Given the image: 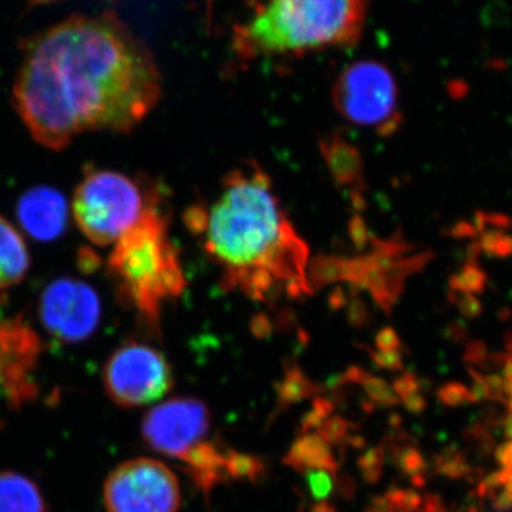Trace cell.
I'll return each mask as SVG.
<instances>
[{
  "label": "cell",
  "mask_w": 512,
  "mask_h": 512,
  "mask_svg": "<svg viewBox=\"0 0 512 512\" xmlns=\"http://www.w3.org/2000/svg\"><path fill=\"white\" fill-rule=\"evenodd\" d=\"M473 384H471L470 394L471 402L478 403L484 399H490V390H488L487 383H485L484 375L474 370L473 367H468Z\"/></svg>",
  "instance_id": "cell-21"
},
{
  "label": "cell",
  "mask_w": 512,
  "mask_h": 512,
  "mask_svg": "<svg viewBox=\"0 0 512 512\" xmlns=\"http://www.w3.org/2000/svg\"><path fill=\"white\" fill-rule=\"evenodd\" d=\"M439 399L444 404L450 407H460L463 404L473 403L471 402V394L466 384L460 382H450L440 387L439 393H437Z\"/></svg>",
  "instance_id": "cell-18"
},
{
  "label": "cell",
  "mask_w": 512,
  "mask_h": 512,
  "mask_svg": "<svg viewBox=\"0 0 512 512\" xmlns=\"http://www.w3.org/2000/svg\"><path fill=\"white\" fill-rule=\"evenodd\" d=\"M207 2H208V13H211L212 3H214V0H207Z\"/></svg>",
  "instance_id": "cell-29"
},
{
  "label": "cell",
  "mask_w": 512,
  "mask_h": 512,
  "mask_svg": "<svg viewBox=\"0 0 512 512\" xmlns=\"http://www.w3.org/2000/svg\"><path fill=\"white\" fill-rule=\"evenodd\" d=\"M40 343L22 318L0 323V377L18 379L35 363Z\"/></svg>",
  "instance_id": "cell-12"
},
{
  "label": "cell",
  "mask_w": 512,
  "mask_h": 512,
  "mask_svg": "<svg viewBox=\"0 0 512 512\" xmlns=\"http://www.w3.org/2000/svg\"><path fill=\"white\" fill-rule=\"evenodd\" d=\"M436 470L441 476L460 480L470 473L466 457L458 451L457 447H448L441 456L437 457Z\"/></svg>",
  "instance_id": "cell-17"
},
{
  "label": "cell",
  "mask_w": 512,
  "mask_h": 512,
  "mask_svg": "<svg viewBox=\"0 0 512 512\" xmlns=\"http://www.w3.org/2000/svg\"><path fill=\"white\" fill-rule=\"evenodd\" d=\"M407 407H409V410H412V412L420 413L423 412L424 407H426V402H424L423 397L420 396L410 397L409 402H407Z\"/></svg>",
  "instance_id": "cell-26"
},
{
  "label": "cell",
  "mask_w": 512,
  "mask_h": 512,
  "mask_svg": "<svg viewBox=\"0 0 512 512\" xmlns=\"http://www.w3.org/2000/svg\"><path fill=\"white\" fill-rule=\"evenodd\" d=\"M505 473L508 474V476L512 477V457H511V463H510V466H508L507 468H504Z\"/></svg>",
  "instance_id": "cell-28"
},
{
  "label": "cell",
  "mask_w": 512,
  "mask_h": 512,
  "mask_svg": "<svg viewBox=\"0 0 512 512\" xmlns=\"http://www.w3.org/2000/svg\"><path fill=\"white\" fill-rule=\"evenodd\" d=\"M107 272L120 301L148 328L157 329L165 303L180 298L185 289L183 264L161 207L146 212L114 244Z\"/></svg>",
  "instance_id": "cell-4"
},
{
  "label": "cell",
  "mask_w": 512,
  "mask_h": 512,
  "mask_svg": "<svg viewBox=\"0 0 512 512\" xmlns=\"http://www.w3.org/2000/svg\"><path fill=\"white\" fill-rule=\"evenodd\" d=\"M160 204V191L153 185L119 171L90 167L74 190L72 210L84 237L107 247Z\"/></svg>",
  "instance_id": "cell-5"
},
{
  "label": "cell",
  "mask_w": 512,
  "mask_h": 512,
  "mask_svg": "<svg viewBox=\"0 0 512 512\" xmlns=\"http://www.w3.org/2000/svg\"><path fill=\"white\" fill-rule=\"evenodd\" d=\"M451 301L457 306L461 315L467 319H477L483 313V303L478 299L477 295L468 292H454Z\"/></svg>",
  "instance_id": "cell-19"
},
{
  "label": "cell",
  "mask_w": 512,
  "mask_h": 512,
  "mask_svg": "<svg viewBox=\"0 0 512 512\" xmlns=\"http://www.w3.org/2000/svg\"><path fill=\"white\" fill-rule=\"evenodd\" d=\"M404 466H406L410 473H416V471H420L421 468H423V458H421L420 454L416 453V451H410L406 456Z\"/></svg>",
  "instance_id": "cell-23"
},
{
  "label": "cell",
  "mask_w": 512,
  "mask_h": 512,
  "mask_svg": "<svg viewBox=\"0 0 512 512\" xmlns=\"http://www.w3.org/2000/svg\"><path fill=\"white\" fill-rule=\"evenodd\" d=\"M0 512H46V504L32 480L12 471H2Z\"/></svg>",
  "instance_id": "cell-14"
},
{
  "label": "cell",
  "mask_w": 512,
  "mask_h": 512,
  "mask_svg": "<svg viewBox=\"0 0 512 512\" xmlns=\"http://www.w3.org/2000/svg\"><path fill=\"white\" fill-rule=\"evenodd\" d=\"M505 439L512 441V412L508 413L503 421Z\"/></svg>",
  "instance_id": "cell-27"
},
{
  "label": "cell",
  "mask_w": 512,
  "mask_h": 512,
  "mask_svg": "<svg viewBox=\"0 0 512 512\" xmlns=\"http://www.w3.org/2000/svg\"><path fill=\"white\" fill-rule=\"evenodd\" d=\"M30 262L25 238L0 215V292L22 284L29 274Z\"/></svg>",
  "instance_id": "cell-13"
},
{
  "label": "cell",
  "mask_w": 512,
  "mask_h": 512,
  "mask_svg": "<svg viewBox=\"0 0 512 512\" xmlns=\"http://www.w3.org/2000/svg\"><path fill=\"white\" fill-rule=\"evenodd\" d=\"M488 357H490V353H488L487 345L481 342V340H473V342L467 345L464 362L470 367L485 366L487 365Z\"/></svg>",
  "instance_id": "cell-20"
},
{
  "label": "cell",
  "mask_w": 512,
  "mask_h": 512,
  "mask_svg": "<svg viewBox=\"0 0 512 512\" xmlns=\"http://www.w3.org/2000/svg\"><path fill=\"white\" fill-rule=\"evenodd\" d=\"M478 251L493 258L512 255V237L501 228L484 229L477 241Z\"/></svg>",
  "instance_id": "cell-16"
},
{
  "label": "cell",
  "mask_w": 512,
  "mask_h": 512,
  "mask_svg": "<svg viewBox=\"0 0 512 512\" xmlns=\"http://www.w3.org/2000/svg\"><path fill=\"white\" fill-rule=\"evenodd\" d=\"M40 322L53 338L64 343L89 339L99 328L101 302L92 286L76 278H59L40 293Z\"/></svg>",
  "instance_id": "cell-9"
},
{
  "label": "cell",
  "mask_w": 512,
  "mask_h": 512,
  "mask_svg": "<svg viewBox=\"0 0 512 512\" xmlns=\"http://www.w3.org/2000/svg\"><path fill=\"white\" fill-rule=\"evenodd\" d=\"M104 389L117 406L136 409L157 402L173 387V373L160 350L127 342L114 350L103 373Z\"/></svg>",
  "instance_id": "cell-7"
},
{
  "label": "cell",
  "mask_w": 512,
  "mask_h": 512,
  "mask_svg": "<svg viewBox=\"0 0 512 512\" xmlns=\"http://www.w3.org/2000/svg\"><path fill=\"white\" fill-rule=\"evenodd\" d=\"M448 333H451V340H456V342H461L467 338V328L464 323L456 322L450 329H448Z\"/></svg>",
  "instance_id": "cell-25"
},
{
  "label": "cell",
  "mask_w": 512,
  "mask_h": 512,
  "mask_svg": "<svg viewBox=\"0 0 512 512\" xmlns=\"http://www.w3.org/2000/svg\"><path fill=\"white\" fill-rule=\"evenodd\" d=\"M211 414L197 399H173L158 404L143 420L148 446L163 456L187 461L205 446Z\"/></svg>",
  "instance_id": "cell-10"
},
{
  "label": "cell",
  "mask_w": 512,
  "mask_h": 512,
  "mask_svg": "<svg viewBox=\"0 0 512 512\" xmlns=\"http://www.w3.org/2000/svg\"><path fill=\"white\" fill-rule=\"evenodd\" d=\"M333 104L353 126L372 128L380 136L399 130V87L389 67L377 60H359L339 74Z\"/></svg>",
  "instance_id": "cell-6"
},
{
  "label": "cell",
  "mask_w": 512,
  "mask_h": 512,
  "mask_svg": "<svg viewBox=\"0 0 512 512\" xmlns=\"http://www.w3.org/2000/svg\"><path fill=\"white\" fill-rule=\"evenodd\" d=\"M488 284V276L476 261H467L460 272L450 278V288L454 292H468L480 295Z\"/></svg>",
  "instance_id": "cell-15"
},
{
  "label": "cell",
  "mask_w": 512,
  "mask_h": 512,
  "mask_svg": "<svg viewBox=\"0 0 512 512\" xmlns=\"http://www.w3.org/2000/svg\"><path fill=\"white\" fill-rule=\"evenodd\" d=\"M16 214L30 237L40 242L55 241L69 225V202L56 188L39 185L20 197Z\"/></svg>",
  "instance_id": "cell-11"
},
{
  "label": "cell",
  "mask_w": 512,
  "mask_h": 512,
  "mask_svg": "<svg viewBox=\"0 0 512 512\" xmlns=\"http://www.w3.org/2000/svg\"><path fill=\"white\" fill-rule=\"evenodd\" d=\"M107 512H178L181 488L177 476L154 458L120 464L104 483Z\"/></svg>",
  "instance_id": "cell-8"
},
{
  "label": "cell",
  "mask_w": 512,
  "mask_h": 512,
  "mask_svg": "<svg viewBox=\"0 0 512 512\" xmlns=\"http://www.w3.org/2000/svg\"><path fill=\"white\" fill-rule=\"evenodd\" d=\"M370 0H254L244 22L232 30L241 59L303 56L362 39Z\"/></svg>",
  "instance_id": "cell-3"
},
{
  "label": "cell",
  "mask_w": 512,
  "mask_h": 512,
  "mask_svg": "<svg viewBox=\"0 0 512 512\" xmlns=\"http://www.w3.org/2000/svg\"><path fill=\"white\" fill-rule=\"evenodd\" d=\"M397 390H399L403 397L409 396L410 393L416 392L417 390L416 380L409 376L403 377L402 380L397 382Z\"/></svg>",
  "instance_id": "cell-24"
},
{
  "label": "cell",
  "mask_w": 512,
  "mask_h": 512,
  "mask_svg": "<svg viewBox=\"0 0 512 512\" xmlns=\"http://www.w3.org/2000/svg\"><path fill=\"white\" fill-rule=\"evenodd\" d=\"M493 508L497 512H508L512 510V498L507 491H500L495 495L493 500Z\"/></svg>",
  "instance_id": "cell-22"
},
{
  "label": "cell",
  "mask_w": 512,
  "mask_h": 512,
  "mask_svg": "<svg viewBox=\"0 0 512 512\" xmlns=\"http://www.w3.org/2000/svg\"><path fill=\"white\" fill-rule=\"evenodd\" d=\"M185 220L227 291L258 302L312 293L308 244L256 165L231 171L217 197L194 205Z\"/></svg>",
  "instance_id": "cell-2"
},
{
  "label": "cell",
  "mask_w": 512,
  "mask_h": 512,
  "mask_svg": "<svg viewBox=\"0 0 512 512\" xmlns=\"http://www.w3.org/2000/svg\"><path fill=\"white\" fill-rule=\"evenodd\" d=\"M160 97L156 60L113 12L70 16L30 37L13 84L16 113L53 151L87 131L128 133Z\"/></svg>",
  "instance_id": "cell-1"
},
{
  "label": "cell",
  "mask_w": 512,
  "mask_h": 512,
  "mask_svg": "<svg viewBox=\"0 0 512 512\" xmlns=\"http://www.w3.org/2000/svg\"><path fill=\"white\" fill-rule=\"evenodd\" d=\"M504 382L510 384V386L512 387V377L510 380H504Z\"/></svg>",
  "instance_id": "cell-30"
}]
</instances>
